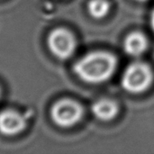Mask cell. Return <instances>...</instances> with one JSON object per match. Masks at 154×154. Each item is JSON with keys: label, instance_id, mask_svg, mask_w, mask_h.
<instances>
[{"label": "cell", "instance_id": "cell-7", "mask_svg": "<svg viewBox=\"0 0 154 154\" xmlns=\"http://www.w3.org/2000/svg\"><path fill=\"white\" fill-rule=\"evenodd\" d=\"M148 46L147 38L139 32L129 33L124 42L125 51L133 57H139L146 51Z\"/></svg>", "mask_w": 154, "mask_h": 154}, {"label": "cell", "instance_id": "cell-5", "mask_svg": "<svg viewBox=\"0 0 154 154\" xmlns=\"http://www.w3.org/2000/svg\"><path fill=\"white\" fill-rule=\"evenodd\" d=\"M26 127V119L19 112L5 109L0 112V133L6 136H14Z\"/></svg>", "mask_w": 154, "mask_h": 154}, {"label": "cell", "instance_id": "cell-9", "mask_svg": "<svg viewBox=\"0 0 154 154\" xmlns=\"http://www.w3.org/2000/svg\"><path fill=\"white\" fill-rule=\"evenodd\" d=\"M151 26H152V29L154 32V9L152 13V15H151Z\"/></svg>", "mask_w": 154, "mask_h": 154}, {"label": "cell", "instance_id": "cell-8", "mask_svg": "<svg viewBox=\"0 0 154 154\" xmlns=\"http://www.w3.org/2000/svg\"><path fill=\"white\" fill-rule=\"evenodd\" d=\"M110 10V3L108 0H89L88 4V11L89 14L96 18H104Z\"/></svg>", "mask_w": 154, "mask_h": 154}, {"label": "cell", "instance_id": "cell-6", "mask_svg": "<svg viewBox=\"0 0 154 154\" xmlns=\"http://www.w3.org/2000/svg\"><path fill=\"white\" fill-rule=\"evenodd\" d=\"M91 112L94 116L97 117L98 120L110 121L117 116L118 106L113 100L103 98L92 104Z\"/></svg>", "mask_w": 154, "mask_h": 154}, {"label": "cell", "instance_id": "cell-1", "mask_svg": "<svg viewBox=\"0 0 154 154\" xmlns=\"http://www.w3.org/2000/svg\"><path fill=\"white\" fill-rule=\"evenodd\" d=\"M116 58L106 51H93L80 58L73 66L74 73L83 81L90 84L103 83L115 73Z\"/></svg>", "mask_w": 154, "mask_h": 154}, {"label": "cell", "instance_id": "cell-10", "mask_svg": "<svg viewBox=\"0 0 154 154\" xmlns=\"http://www.w3.org/2000/svg\"><path fill=\"white\" fill-rule=\"evenodd\" d=\"M136 1H139V2H146V1H149V0H136Z\"/></svg>", "mask_w": 154, "mask_h": 154}, {"label": "cell", "instance_id": "cell-11", "mask_svg": "<svg viewBox=\"0 0 154 154\" xmlns=\"http://www.w3.org/2000/svg\"><path fill=\"white\" fill-rule=\"evenodd\" d=\"M0 97H1V89H0Z\"/></svg>", "mask_w": 154, "mask_h": 154}, {"label": "cell", "instance_id": "cell-4", "mask_svg": "<svg viewBox=\"0 0 154 154\" xmlns=\"http://www.w3.org/2000/svg\"><path fill=\"white\" fill-rule=\"evenodd\" d=\"M47 45L55 57L60 60H66L74 53L77 43L74 35L69 30L56 28L49 33Z\"/></svg>", "mask_w": 154, "mask_h": 154}, {"label": "cell", "instance_id": "cell-2", "mask_svg": "<svg viewBox=\"0 0 154 154\" xmlns=\"http://www.w3.org/2000/svg\"><path fill=\"white\" fill-rule=\"evenodd\" d=\"M153 73L145 63L134 62L129 65L124 72L121 79L123 88L133 94H140L146 91L152 85Z\"/></svg>", "mask_w": 154, "mask_h": 154}, {"label": "cell", "instance_id": "cell-3", "mask_svg": "<svg viewBox=\"0 0 154 154\" xmlns=\"http://www.w3.org/2000/svg\"><path fill=\"white\" fill-rule=\"evenodd\" d=\"M83 116L82 106L70 98H62L53 104L51 108V117L55 125L68 128L78 124Z\"/></svg>", "mask_w": 154, "mask_h": 154}]
</instances>
